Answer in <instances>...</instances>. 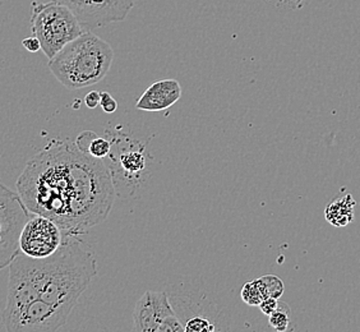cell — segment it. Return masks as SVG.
I'll use <instances>...</instances> for the list:
<instances>
[{"label":"cell","instance_id":"cell-8","mask_svg":"<svg viewBox=\"0 0 360 332\" xmlns=\"http://www.w3.org/2000/svg\"><path fill=\"white\" fill-rule=\"evenodd\" d=\"M68 231L54 220L41 215H31L22 229L20 236V252L35 260L53 256L67 238Z\"/></svg>","mask_w":360,"mask_h":332},{"label":"cell","instance_id":"cell-2","mask_svg":"<svg viewBox=\"0 0 360 332\" xmlns=\"http://www.w3.org/2000/svg\"><path fill=\"white\" fill-rule=\"evenodd\" d=\"M96 274L90 247L79 234L68 233L53 256L35 260L20 253L11 262L4 312L40 302L68 319Z\"/></svg>","mask_w":360,"mask_h":332},{"label":"cell","instance_id":"cell-13","mask_svg":"<svg viewBox=\"0 0 360 332\" xmlns=\"http://www.w3.org/2000/svg\"><path fill=\"white\" fill-rule=\"evenodd\" d=\"M240 295H242L243 302H245L247 305L252 307H258L264 299L269 298L264 284L259 279L245 283L243 286Z\"/></svg>","mask_w":360,"mask_h":332},{"label":"cell","instance_id":"cell-1","mask_svg":"<svg viewBox=\"0 0 360 332\" xmlns=\"http://www.w3.org/2000/svg\"><path fill=\"white\" fill-rule=\"evenodd\" d=\"M15 187L31 214L79 236L108 219L117 194L103 160L60 139L28 160Z\"/></svg>","mask_w":360,"mask_h":332},{"label":"cell","instance_id":"cell-7","mask_svg":"<svg viewBox=\"0 0 360 332\" xmlns=\"http://www.w3.org/2000/svg\"><path fill=\"white\" fill-rule=\"evenodd\" d=\"M137 332H184L165 291H146L133 312Z\"/></svg>","mask_w":360,"mask_h":332},{"label":"cell","instance_id":"cell-3","mask_svg":"<svg viewBox=\"0 0 360 332\" xmlns=\"http://www.w3.org/2000/svg\"><path fill=\"white\" fill-rule=\"evenodd\" d=\"M114 51L108 42L86 30L49 59V70L68 90H79L103 81L110 70Z\"/></svg>","mask_w":360,"mask_h":332},{"label":"cell","instance_id":"cell-21","mask_svg":"<svg viewBox=\"0 0 360 332\" xmlns=\"http://www.w3.org/2000/svg\"><path fill=\"white\" fill-rule=\"evenodd\" d=\"M134 1H136V0H134Z\"/></svg>","mask_w":360,"mask_h":332},{"label":"cell","instance_id":"cell-19","mask_svg":"<svg viewBox=\"0 0 360 332\" xmlns=\"http://www.w3.org/2000/svg\"><path fill=\"white\" fill-rule=\"evenodd\" d=\"M84 104L89 109H95L100 105V92L98 91H91L84 97Z\"/></svg>","mask_w":360,"mask_h":332},{"label":"cell","instance_id":"cell-9","mask_svg":"<svg viewBox=\"0 0 360 332\" xmlns=\"http://www.w3.org/2000/svg\"><path fill=\"white\" fill-rule=\"evenodd\" d=\"M70 8L82 27L89 31L109 23L124 21L134 7V0H54Z\"/></svg>","mask_w":360,"mask_h":332},{"label":"cell","instance_id":"cell-16","mask_svg":"<svg viewBox=\"0 0 360 332\" xmlns=\"http://www.w3.org/2000/svg\"><path fill=\"white\" fill-rule=\"evenodd\" d=\"M100 106L101 109L108 113V114H112L118 110V103L114 97L111 96L109 92H100Z\"/></svg>","mask_w":360,"mask_h":332},{"label":"cell","instance_id":"cell-18","mask_svg":"<svg viewBox=\"0 0 360 332\" xmlns=\"http://www.w3.org/2000/svg\"><path fill=\"white\" fill-rule=\"evenodd\" d=\"M22 45H23V48L26 49L30 53H37L39 50H41L40 40L34 35L31 36V37H27V39H25V40L22 42Z\"/></svg>","mask_w":360,"mask_h":332},{"label":"cell","instance_id":"cell-4","mask_svg":"<svg viewBox=\"0 0 360 332\" xmlns=\"http://www.w3.org/2000/svg\"><path fill=\"white\" fill-rule=\"evenodd\" d=\"M31 31L40 40L44 54L51 59L65 45L82 35L84 28L70 8L51 0L32 3Z\"/></svg>","mask_w":360,"mask_h":332},{"label":"cell","instance_id":"cell-17","mask_svg":"<svg viewBox=\"0 0 360 332\" xmlns=\"http://www.w3.org/2000/svg\"><path fill=\"white\" fill-rule=\"evenodd\" d=\"M277 305H278V299L269 297L264 299V300L261 302V305H258V307H259V309L262 311L264 314L270 316L271 313L276 309Z\"/></svg>","mask_w":360,"mask_h":332},{"label":"cell","instance_id":"cell-5","mask_svg":"<svg viewBox=\"0 0 360 332\" xmlns=\"http://www.w3.org/2000/svg\"><path fill=\"white\" fill-rule=\"evenodd\" d=\"M111 165L109 167L115 189L119 187L129 192V188L134 191L139 188L146 177L148 175V159L145 146L136 139H110Z\"/></svg>","mask_w":360,"mask_h":332},{"label":"cell","instance_id":"cell-20","mask_svg":"<svg viewBox=\"0 0 360 332\" xmlns=\"http://www.w3.org/2000/svg\"><path fill=\"white\" fill-rule=\"evenodd\" d=\"M276 1L283 6L294 8V9L303 7V4L305 3V0H276Z\"/></svg>","mask_w":360,"mask_h":332},{"label":"cell","instance_id":"cell-12","mask_svg":"<svg viewBox=\"0 0 360 332\" xmlns=\"http://www.w3.org/2000/svg\"><path fill=\"white\" fill-rule=\"evenodd\" d=\"M76 146L92 158L104 160L111 151L110 139L108 137H98L94 132L84 131L77 137Z\"/></svg>","mask_w":360,"mask_h":332},{"label":"cell","instance_id":"cell-11","mask_svg":"<svg viewBox=\"0 0 360 332\" xmlns=\"http://www.w3.org/2000/svg\"><path fill=\"white\" fill-rule=\"evenodd\" d=\"M356 202L352 194H344L330 202L325 208L326 222L336 228H344L353 222Z\"/></svg>","mask_w":360,"mask_h":332},{"label":"cell","instance_id":"cell-14","mask_svg":"<svg viewBox=\"0 0 360 332\" xmlns=\"http://www.w3.org/2000/svg\"><path fill=\"white\" fill-rule=\"evenodd\" d=\"M269 324L275 331H288L291 324V309L289 305L278 303L276 309L269 316Z\"/></svg>","mask_w":360,"mask_h":332},{"label":"cell","instance_id":"cell-10","mask_svg":"<svg viewBox=\"0 0 360 332\" xmlns=\"http://www.w3.org/2000/svg\"><path fill=\"white\" fill-rule=\"evenodd\" d=\"M181 96V87L176 79H162L151 84L139 97L136 108L143 111H162L178 103Z\"/></svg>","mask_w":360,"mask_h":332},{"label":"cell","instance_id":"cell-6","mask_svg":"<svg viewBox=\"0 0 360 332\" xmlns=\"http://www.w3.org/2000/svg\"><path fill=\"white\" fill-rule=\"evenodd\" d=\"M31 215L18 192L0 184V270L21 253L20 236Z\"/></svg>","mask_w":360,"mask_h":332},{"label":"cell","instance_id":"cell-15","mask_svg":"<svg viewBox=\"0 0 360 332\" xmlns=\"http://www.w3.org/2000/svg\"><path fill=\"white\" fill-rule=\"evenodd\" d=\"M259 280L262 281L269 297L276 298V299L283 297L285 286L280 277L275 276V275H266V276L259 277Z\"/></svg>","mask_w":360,"mask_h":332}]
</instances>
